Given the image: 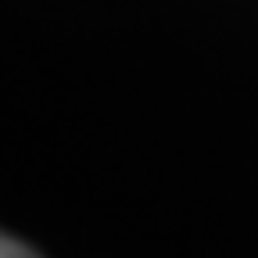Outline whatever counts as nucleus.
Instances as JSON below:
<instances>
[{
  "instance_id": "f257e3e1",
  "label": "nucleus",
  "mask_w": 258,
  "mask_h": 258,
  "mask_svg": "<svg viewBox=\"0 0 258 258\" xmlns=\"http://www.w3.org/2000/svg\"><path fill=\"white\" fill-rule=\"evenodd\" d=\"M0 258H36L22 240H15V237H4V244H0Z\"/></svg>"
}]
</instances>
